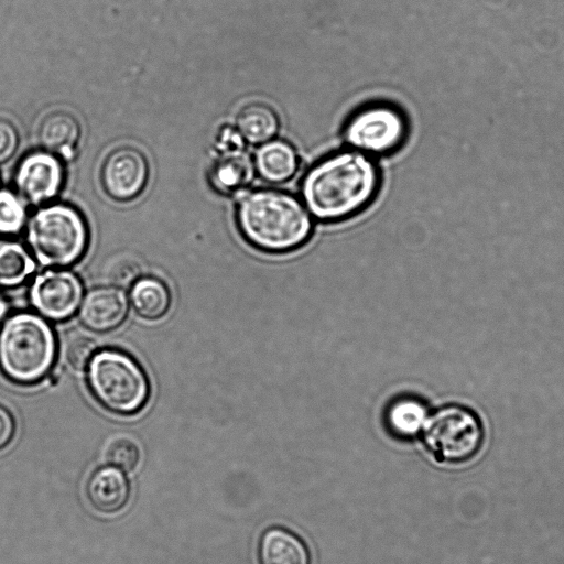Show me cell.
<instances>
[{"instance_id": "16", "label": "cell", "mask_w": 564, "mask_h": 564, "mask_svg": "<svg viewBox=\"0 0 564 564\" xmlns=\"http://www.w3.org/2000/svg\"><path fill=\"white\" fill-rule=\"evenodd\" d=\"M254 167L259 175L270 183L290 180L299 167L295 149L286 141L271 139L257 149Z\"/></svg>"}, {"instance_id": "22", "label": "cell", "mask_w": 564, "mask_h": 564, "mask_svg": "<svg viewBox=\"0 0 564 564\" xmlns=\"http://www.w3.org/2000/svg\"><path fill=\"white\" fill-rule=\"evenodd\" d=\"M25 207L13 192L0 189V234H17L25 223Z\"/></svg>"}, {"instance_id": "4", "label": "cell", "mask_w": 564, "mask_h": 564, "mask_svg": "<svg viewBox=\"0 0 564 564\" xmlns=\"http://www.w3.org/2000/svg\"><path fill=\"white\" fill-rule=\"evenodd\" d=\"M86 223L73 206L57 203L41 207L29 220L26 241L43 267H67L85 252Z\"/></svg>"}, {"instance_id": "27", "label": "cell", "mask_w": 564, "mask_h": 564, "mask_svg": "<svg viewBox=\"0 0 564 564\" xmlns=\"http://www.w3.org/2000/svg\"><path fill=\"white\" fill-rule=\"evenodd\" d=\"M8 311L7 302L0 296V321L4 317Z\"/></svg>"}, {"instance_id": "5", "label": "cell", "mask_w": 564, "mask_h": 564, "mask_svg": "<svg viewBox=\"0 0 564 564\" xmlns=\"http://www.w3.org/2000/svg\"><path fill=\"white\" fill-rule=\"evenodd\" d=\"M87 383L95 399L113 413H135L149 397V382L142 368L116 349L94 354L87 366Z\"/></svg>"}, {"instance_id": "2", "label": "cell", "mask_w": 564, "mask_h": 564, "mask_svg": "<svg viewBox=\"0 0 564 564\" xmlns=\"http://www.w3.org/2000/svg\"><path fill=\"white\" fill-rule=\"evenodd\" d=\"M238 228L248 243L267 253L301 248L311 237V214L294 195L275 189L247 193L237 208Z\"/></svg>"}, {"instance_id": "7", "label": "cell", "mask_w": 564, "mask_h": 564, "mask_svg": "<svg viewBox=\"0 0 564 564\" xmlns=\"http://www.w3.org/2000/svg\"><path fill=\"white\" fill-rule=\"evenodd\" d=\"M408 134L403 112L389 104H371L348 119L344 137L349 147L368 155H383L398 150Z\"/></svg>"}, {"instance_id": "23", "label": "cell", "mask_w": 564, "mask_h": 564, "mask_svg": "<svg viewBox=\"0 0 564 564\" xmlns=\"http://www.w3.org/2000/svg\"><path fill=\"white\" fill-rule=\"evenodd\" d=\"M106 458L112 466L129 473L139 463V447L128 437H118L112 440L107 446Z\"/></svg>"}, {"instance_id": "24", "label": "cell", "mask_w": 564, "mask_h": 564, "mask_svg": "<svg viewBox=\"0 0 564 564\" xmlns=\"http://www.w3.org/2000/svg\"><path fill=\"white\" fill-rule=\"evenodd\" d=\"M140 272L139 262L129 256H117L105 268L106 281L120 289L134 283Z\"/></svg>"}, {"instance_id": "14", "label": "cell", "mask_w": 564, "mask_h": 564, "mask_svg": "<svg viewBox=\"0 0 564 564\" xmlns=\"http://www.w3.org/2000/svg\"><path fill=\"white\" fill-rule=\"evenodd\" d=\"M257 557L259 564H312L305 541L283 527H271L261 534Z\"/></svg>"}, {"instance_id": "21", "label": "cell", "mask_w": 564, "mask_h": 564, "mask_svg": "<svg viewBox=\"0 0 564 564\" xmlns=\"http://www.w3.org/2000/svg\"><path fill=\"white\" fill-rule=\"evenodd\" d=\"M94 339L79 329H72L65 335L64 354L67 362L75 369L86 368L94 356Z\"/></svg>"}, {"instance_id": "12", "label": "cell", "mask_w": 564, "mask_h": 564, "mask_svg": "<svg viewBox=\"0 0 564 564\" xmlns=\"http://www.w3.org/2000/svg\"><path fill=\"white\" fill-rule=\"evenodd\" d=\"M86 495L95 510L112 514L127 506L130 497V484L118 467L102 466L89 476Z\"/></svg>"}, {"instance_id": "3", "label": "cell", "mask_w": 564, "mask_h": 564, "mask_svg": "<svg viewBox=\"0 0 564 564\" xmlns=\"http://www.w3.org/2000/svg\"><path fill=\"white\" fill-rule=\"evenodd\" d=\"M56 355L50 324L30 312L8 317L0 328V368L10 380L31 384L52 368Z\"/></svg>"}, {"instance_id": "20", "label": "cell", "mask_w": 564, "mask_h": 564, "mask_svg": "<svg viewBox=\"0 0 564 564\" xmlns=\"http://www.w3.org/2000/svg\"><path fill=\"white\" fill-rule=\"evenodd\" d=\"M34 269L35 262L24 246L12 240H0V286L22 284Z\"/></svg>"}, {"instance_id": "9", "label": "cell", "mask_w": 564, "mask_h": 564, "mask_svg": "<svg viewBox=\"0 0 564 564\" xmlns=\"http://www.w3.org/2000/svg\"><path fill=\"white\" fill-rule=\"evenodd\" d=\"M83 293V284L73 272L48 270L35 276L30 301L42 317L63 321L79 308Z\"/></svg>"}, {"instance_id": "10", "label": "cell", "mask_w": 564, "mask_h": 564, "mask_svg": "<svg viewBox=\"0 0 564 564\" xmlns=\"http://www.w3.org/2000/svg\"><path fill=\"white\" fill-rule=\"evenodd\" d=\"M61 159L44 150L22 159L17 167L14 182L20 196L33 205L54 198L63 184Z\"/></svg>"}, {"instance_id": "17", "label": "cell", "mask_w": 564, "mask_h": 564, "mask_svg": "<svg viewBox=\"0 0 564 564\" xmlns=\"http://www.w3.org/2000/svg\"><path fill=\"white\" fill-rule=\"evenodd\" d=\"M429 414L425 403L420 399L400 397L389 404L386 424L395 437L410 440L422 433Z\"/></svg>"}, {"instance_id": "6", "label": "cell", "mask_w": 564, "mask_h": 564, "mask_svg": "<svg viewBox=\"0 0 564 564\" xmlns=\"http://www.w3.org/2000/svg\"><path fill=\"white\" fill-rule=\"evenodd\" d=\"M427 451L438 463L464 464L473 459L484 442L479 417L462 405H445L429 414L422 430Z\"/></svg>"}, {"instance_id": "26", "label": "cell", "mask_w": 564, "mask_h": 564, "mask_svg": "<svg viewBox=\"0 0 564 564\" xmlns=\"http://www.w3.org/2000/svg\"><path fill=\"white\" fill-rule=\"evenodd\" d=\"M14 420L10 412L0 406V449L4 448L14 435Z\"/></svg>"}, {"instance_id": "19", "label": "cell", "mask_w": 564, "mask_h": 564, "mask_svg": "<svg viewBox=\"0 0 564 564\" xmlns=\"http://www.w3.org/2000/svg\"><path fill=\"white\" fill-rule=\"evenodd\" d=\"M129 296L135 314L145 319L162 317L171 303L166 285L159 279L151 276L138 279L133 283Z\"/></svg>"}, {"instance_id": "8", "label": "cell", "mask_w": 564, "mask_h": 564, "mask_svg": "<svg viewBox=\"0 0 564 564\" xmlns=\"http://www.w3.org/2000/svg\"><path fill=\"white\" fill-rule=\"evenodd\" d=\"M100 184L108 197L129 202L144 189L149 177V163L144 154L133 147L111 150L100 166Z\"/></svg>"}, {"instance_id": "11", "label": "cell", "mask_w": 564, "mask_h": 564, "mask_svg": "<svg viewBox=\"0 0 564 564\" xmlns=\"http://www.w3.org/2000/svg\"><path fill=\"white\" fill-rule=\"evenodd\" d=\"M128 312L126 293L106 285L90 290L79 305V319L93 332H108L119 326Z\"/></svg>"}, {"instance_id": "1", "label": "cell", "mask_w": 564, "mask_h": 564, "mask_svg": "<svg viewBox=\"0 0 564 564\" xmlns=\"http://www.w3.org/2000/svg\"><path fill=\"white\" fill-rule=\"evenodd\" d=\"M380 186V172L370 155L354 149L316 162L301 184L302 202L322 221H340L367 207Z\"/></svg>"}, {"instance_id": "25", "label": "cell", "mask_w": 564, "mask_h": 564, "mask_svg": "<svg viewBox=\"0 0 564 564\" xmlns=\"http://www.w3.org/2000/svg\"><path fill=\"white\" fill-rule=\"evenodd\" d=\"M19 144V133L12 122L0 119V162L9 160Z\"/></svg>"}, {"instance_id": "18", "label": "cell", "mask_w": 564, "mask_h": 564, "mask_svg": "<svg viewBox=\"0 0 564 564\" xmlns=\"http://www.w3.org/2000/svg\"><path fill=\"white\" fill-rule=\"evenodd\" d=\"M236 127L245 141L251 144H262L276 134L279 118L269 105L251 102L238 112Z\"/></svg>"}, {"instance_id": "15", "label": "cell", "mask_w": 564, "mask_h": 564, "mask_svg": "<svg viewBox=\"0 0 564 564\" xmlns=\"http://www.w3.org/2000/svg\"><path fill=\"white\" fill-rule=\"evenodd\" d=\"M221 145V153L210 170V181L217 191L229 194L241 189L251 181L253 166L237 142L234 144L224 141Z\"/></svg>"}, {"instance_id": "13", "label": "cell", "mask_w": 564, "mask_h": 564, "mask_svg": "<svg viewBox=\"0 0 564 564\" xmlns=\"http://www.w3.org/2000/svg\"><path fill=\"white\" fill-rule=\"evenodd\" d=\"M80 134L78 119L65 110L46 113L37 128V141L42 150L64 160L75 155Z\"/></svg>"}]
</instances>
